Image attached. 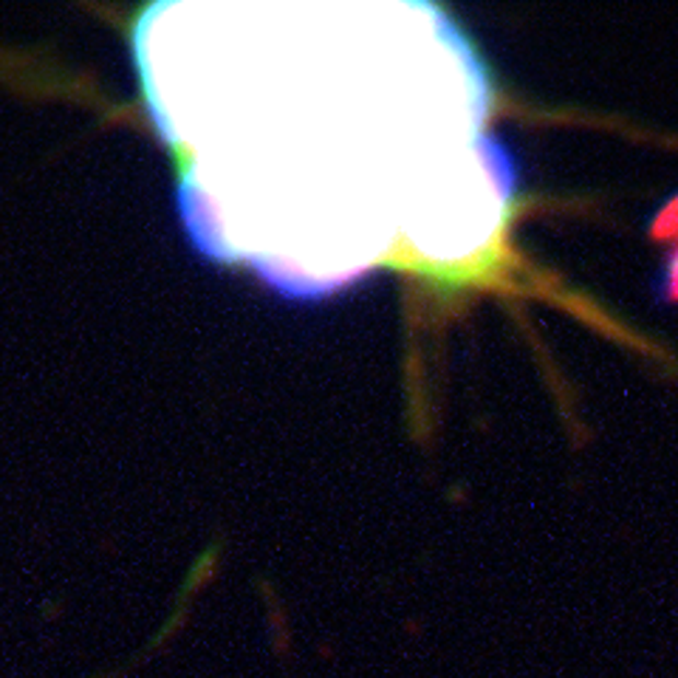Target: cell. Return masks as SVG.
I'll list each match as a JSON object with an SVG mask.
<instances>
[{"label": "cell", "mask_w": 678, "mask_h": 678, "mask_svg": "<svg viewBox=\"0 0 678 678\" xmlns=\"http://www.w3.org/2000/svg\"><path fill=\"white\" fill-rule=\"evenodd\" d=\"M144 96L182 178L187 232L292 297L416 246L453 278L492 258L515 176L483 136V66L444 12L153 7Z\"/></svg>", "instance_id": "obj_1"}, {"label": "cell", "mask_w": 678, "mask_h": 678, "mask_svg": "<svg viewBox=\"0 0 678 678\" xmlns=\"http://www.w3.org/2000/svg\"><path fill=\"white\" fill-rule=\"evenodd\" d=\"M651 237L653 241H678V192L651 221Z\"/></svg>", "instance_id": "obj_2"}, {"label": "cell", "mask_w": 678, "mask_h": 678, "mask_svg": "<svg viewBox=\"0 0 678 678\" xmlns=\"http://www.w3.org/2000/svg\"><path fill=\"white\" fill-rule=\"evenodd\" d=\"M658 297L665 303H678V246L670 252V258L665 264V274L658 283Z\"/></svg>", "instance_id": "obj_3"}]
</instances>
